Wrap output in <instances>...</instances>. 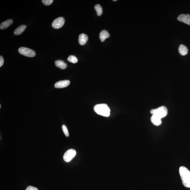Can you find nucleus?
<instances>
[{
  "label": "nucleus",
  "instance_id": "f257e3e1",
  "mask_svg": "<svg viewBox=\"0 0 190 190\" xmlns=\"http://www.w3.org/2000/svg\"><path fill=\"white\" fill-rule=\"evenodd\" d=\"M179 173L182 183L184 187L190 188V171L184 166L180 168Z\"/></svg>",
  "mask_w": 190,
  "mask_h": 190
},
{
  "label": "nucleus",
  "instance_id": "f03ea898",
  "mask_svg": "<svg viewBox=\"0 0 190 190\" xmlns=\"http://www.w3.org/2000/svg\"><path fill=\"white\" fill-rule=\"evenodd\" d=\"M94 110L99 115L106 117L110 116V110L107 104H97L94 106Z\"/></svg>",
  "mask_w": 190,
  "mask_h": 190
},
{
  "label": "nucleus",
  "instance_id": "7ed1b4c3",
  "mask_svg": "<svg viewBox=\"0 0 190 190\" xmlns=\"http://www.w3.org/2000/svg\"><path fill=\"white\" fill-rule=\"evenodd\" d=\"M150 113L152 115H157L162 118L167 115L168 110L164 106H161L157 109H152Z\"/></svg>",
  "mask_w": 190,
  "mask_h": 190
},
{
  "label": "nucleus",
  "instance_id": "20e7f679",
  "mask_svg": "<svg viewBox=\"0 0 190 190\" xmlns=\"http://www.w3.org/2000/svg\"><path fill=\"white\" fill-rule=\"evenodd\" d=\"M18 52L21 54L29 57H33L36 55V53L33 50L25 47H22L18 49Z\"/></svg>",
  "mask_w": 190,
  "mask_h": 190
},
{
  "label": "nucleus",
  "instance_id": "39448f33",
  "mask_svg": "<svg viewBox=\"0 0 190 190\" xmlns=\"http://www.w3.org/2000/svg\"><path fill=\"white\" fill-rule=\"evenodd\" d=\"M76 155V152L75 150L70 149L65 152L63 156V160L68 162L71 161Z\"/></svg>",
  "mask_w": 190,
  "mask_h": 190
},
{
  "label": "nucleus",
  "instance_id": "423d86ee",
  "mask_svg": "<svg viewBox=\"0 0 190 190\" xmlns=\"http://www.w3.org/2000/svg\"><path fill=\"white\" fill-rule=\"evenodd\" d=\"M65 20L63 17L57 18L52 23V26L54 28L58 29L63 27L65 24Z\"/></svg>",
  "mask_w": 190,
  "mask_h": 190
},
{
  "label": "nucleus",
  "instance_id": "0eeeda50",
  "mask_svg": "<svg viewBox=\"0 0 190 190\" xmlns=\"http://www.w3.org/2000/svg\"><path fill=\"white\" fill-rule=\"evenodd\" d=\"M177 19L180 22L189 25L190 24V15L188 14L180 15L178 17Z\"/></svg>",
  "mask_w": 190,
  "mask_h": 190
},
{
  "label": "nucleus",
  "instance_id": "6e6552de",
  "mask_svg": "<svg viewBox=\"0 0 190 190\" xmlns=\"http://www.w3.org/2000/svg\"><path fill=\"white\" fill-rule=\"evenodd\" d=\"M70 82L68 80L60 81L55 84L54 86L56 88H63L70 85Z\"/></svg>",
  "mask_w": 190,
  "mask_h": 190
},
{
  "label": "nucleus",
  "instance_id": "1a4fd4ad",
  "mask_svg": "<svg viewBox=\"0 0 190 190\" xmlns=\"http://www.w3.org/2000/svg\"><path fill=\"white\" fill-rule=\"evenodd\" d=\"M161 119L162 118L157 115H152L151 118V120L154 125L159 126L162 123Z\"/></svg>",
  "mask_w": 190,
  "mask_h": 190
},
{
  "label": "nucleus",
  "instance_id": "9d476101",
  "mask_svg": "<svg viewBox=\"0 0 190 190\" xmlns=\"http://www.w3.org/2000/svg\"><path fill=\"white\" fill-rule=\"evenodd\" d=\"M88 40V37L84 33H82L79 36V42L81 45H85Z\"/></svg>",
  "mask_w": 190,
  "mask_h": 190
},
{
  "label": "nucleus",
  "instance_id": "9b49d317",
  "mask_svg": "<svg viewBox=\"0 0 190 190\" xmlns=\"http://www.w3.org/2000/svg\"><path fill=\"white\" fill-rule=\"evenodd\" d=\"M13 20L11 19H8L3 22L0 25V29L1 30L6 29L8 27L10 26L13 24Z\"/></svg>",
  "mask_w": 190,
  "mask_h": 190
},
{
  "label": "nucleus",
  "instance_id": "f8f14e48",
  "mask_svg": "<svg viewBox=\"0 0 190 190\" xmlns=\"http://www.w3.org/2000/svg\"><path fill=\"white\" fill-rule=\"evenodd\" d=\"M110 35L108 31L103 30L101 32L100 34V39L102 42H104L107 38H109Z\"/></svg>",
  "mask_w": 190,
  "mask_h": 190
},
{
  "label": "nucleus",
  "instance_id": "ddd939ff",
  "mask_svg": "<svg viewBox=\"0 0 190 190\" xmlns=\"http://www.w3.org/2000/svg\"><path fill=\"white\" fill-rule=\"evenodd\" d=\"M26 28V26L25 25H22L18 26L15 30L14 33L15 35H18L22 34L25 31Z\"/></svg>",
  "mask_w": 190,
  "mask_h": 190
},
{
  "label": "nucleus",
  "instance_id": "4468645a",
  "mask_svg": "<svg viewBox=\"0 0 190 190\" xmlns=\"http://www.w3.org/2000/svg\"><path fill=\"white\" fill-rule=\"evenodd\" d=\"M55 65L56 66L61 69H65L67 68V65L63 61L61 60H56L55 61Z\"/></svg>",
  "mask_w": 190,
  "mask_h": 190
},
{
  "label": "nucleus",
  "instance_id": "2eb2a0df",
  "mask_svg": "<svg viewBox=\"0 0 190 190\" xmlns=\"http://www.w3.org/2000/svg\"><path fill=\"white\" fill-rule=\"evenodd\" d=\"M179 51L180 54L184 56V55L187 54L188 49L187 47L185 45H181L179 47Z\"/></svg>",
  "mask_w": 190,
  "mask_h": 190
},
{
  "label": "nucleus",
  "instance_id": "dca6fc26",
  "mask_svg": "<svg viewBox=\"0 0 190 190\" xmlns=\"http://www.w3.org/2000/svg\"><path fill=\"white\" fill-rule=\"evenodd\" d=\"M95 9L97 11V16H100L102 13V9L101 6L99 4L96 5L95 6Z\"/></svg>",
  "mask_w": 190,
  "mask_h": 190
},
{
  "label": "nucleus",
  "instance_id": "f3484780",
  "mask_svg": "<svg viewBox=\"0 0 190 190\" xmlns=\"http://www.w3.org/2000/svg\"><path fill=\"white\" fill-rule=\"evenodd\" d=\"M67 60L73 63H77L78 62V59L75 56H74V55H70V56L68 57Z\"/></svg>",
  "mask_w": 190,
  "mask_h": 190
},
{
  "label": "nucleus",
  "instance_id": "a211bd4d",
  "mask_svg": "<svg viewBox=\"0 0 190 190\" xmlns=\"http://www.w3.org/2000/svg\"><path fill=\"white\" fill-rule=\"evenodd\" d=\"M62 130H63L65 136L66 137H68L69 136V134L68 131L66 126L64 125L62 126Z\"/></svg>",
  "mask_w": 190,
  "mask_h": 190
},
{
  "label": "nucleus",
  "instance_id": "6ab92c4d",
  "mask_svg": "<svg viewBox=\"0 0 190 190\" xmlns=\"http://www.w3.org/2000/svg\"><path fill=\"white\" fill-rule=\"evenodd\" d=\"M42 1L44 4L45 6H49L52 4L54 1L53 0H42Z\"/></svg>",
  "mask_w": 190,
  "mask_h": 190
},
{
  "label": "nucleus",
  "instance_id": "aec40b11",
  "mask_svg": "<svg viewBox=\"0 0 190 190\" xmlns=\"http://www.w3.org/2000/svg\"><path fill=\"white\" fill-rule=\"evenodd\" d=\"M26 190H38V188L32 186H28Z\"/></svg>",
  "mask_w": 190,
  "mask_h": 190
},
{
  "label": "nucleus",
  "instance_id": "412c9836",
  "mask_svg": "<svg viewBox=\"0 0 190 190\" xmlns=\"http://www.w3.org/2000/svg\"><path fill=\"white\" fill-rule=\"evenodd\" d=\"M4 63V60L3 57L1 56H0V67H1L3 65Z\"/></svg>",
  "mask_w": 190,
  "mask_h": 190
},
{
  "label": "nucleus",
  "instance_id": "4be33fe9",
  "mask_svg": "<svg viewBox=\"0 0 190 190\" xmlns=\"http://www.w3.org/2000/svg\"><path fill=\"white\" fill-rule=\"evenodd\" d=\"M189 25H190V24H189Z\"/></svg>",
  "mask_w": 190,
  "mask_h": 190
}]
</instances>
